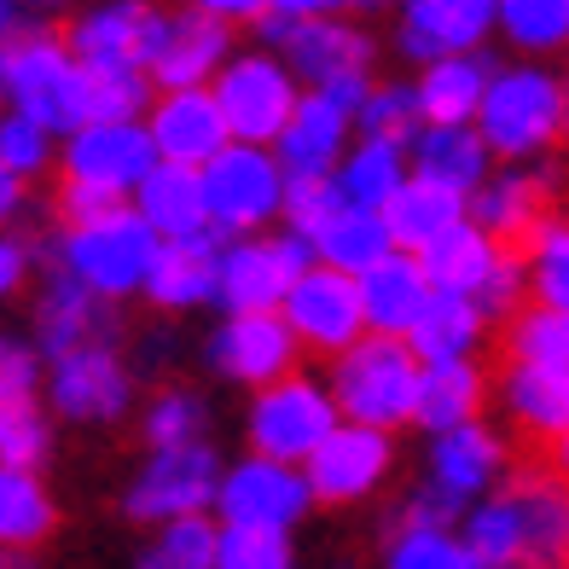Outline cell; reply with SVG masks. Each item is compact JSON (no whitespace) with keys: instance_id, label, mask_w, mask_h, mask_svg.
I'll return each instance as SVG.
<instances>
[{"instance_id":"obj_7","label":"cell","mask_w":569,"mask_h":569,"mask_svg":"<svg viewBox=\"0 0 569 569\" xmlns=\"http://www.w3.org/2000/svg\"><path fill=\"white\" fill-rule=\"evenodd\" d=\"M284 326L315 349H355L360 326H367V302H360V279L338 268H308L291 297H284Z\"/></svg>"},{"instance_id":"obj_28","label":"cell","mask_w":569,"mask_h":569,"mask_svg":"<svg viewBox=\"0 0 569 569\" xmlns=\"http://www.w3.org/2000/svg\"><path fill=\"white\" fill-rule=\"evenodd\" d=\"M343 122H349V111L331 106L326 93L302 99L291 128H284V140H279L284 169H291V174H326L331 158H338V146H343Z\"/></svg>"},{"instance_id":"obj_2","label":"cell","mask_w":569,"mask_h":569,"mask_svg":"<svg viewBox=\"0 0 569 569\" xmlns=\"http://www.w3.org/2000/svg\"><path fill=\"white\" fill-rule=\"evenodd\" d=\"M7 93L18 99V117L53 134H82V64L64 53V41H12L7 53Z\"/></svg>"},{"instance_id":"obj_14","label":"cell","mask_w":569,"mask_h":569,"mask_svg":"<svg viewBox=\"0 0 569 569\" xmlns=\"http://www.w3.org/2000/svg\"><path fill=\"white\" fill-rule=\"evenodd\" d=\"M506 407L517 419L523 459L563 442L569 436V372L563 367H529V360H506Z\"/></svg>"},{"instance_id":"obj_49","label":"cell","mask_w":569,"mask_h":569,"mask_svg":"<svg viewBox=\"0 0 569 569\" xmlns=\"http://www.w3.org/2000/svg\"><path fill=\"white\" fill-rule=\"evenodd\" d=\"M203 419V407L192 401V396H158L151 401V412H146V430H151V442H158V453H169V448H192L187 436H192V425Z\"/></svg>"},{"instance_id":"obj_30","label":"cell","mask_w":569,"mask_h":569,"mask_svg":"<svg viewBox=\"0 0 569 569\" xmlns=\"http://www.w3.org/2000/svg\"><path fill=\"white\" fill-rule=\"evenodd\" d=\"M477 338H482V308H477L471 297H448V291H436L430 308H425V320L407 331L412 355L430 360V367H448V360H459Z\"/></svg>"},{"instance_id":"obj_56","label":"cell","mask_w":569,"mask_h":569,"mask_svg":"<svg viewBox=\"0 0 569 569\" xmlns=\"http://www.w3.org/2000/svg\"><path fill=\"white\" fill-rule=\"evenodd\" d=\"M558 134L569 140V88H563V128H558Z\"/></svg>"},{"instance_id":"obj_20","label":"cell","mask_w":569,"mask_h":569,"mask_svg":"<svg viewBox=\"0 0 569 569\" xmlns=\"http://www.w3.org/2000/svg\"><path fill=\"white\" fill-rule=\"evenodd\" d=\"M268 36H279L291 47L297 70L320 88L349 82V76H360V64H367V41L355 30H343V23H326V18H268Z\"/></svg>"},{"instance_id":"obj_35","label":"cell","mask_w":569,"mask_h":569,"mask_svg":"<svg viewBox=\"0 0 569 569\" xmlns=\"http://www.w3.org/2000/svg\"><path fill=\"white\" fill-rule=\"evenodd\" d=\"M36 326H41V349L53 355V360L88 349V338H93V291H88L82 279H59L53 291L41 297Z\"/></svg>"},{"instance_id":"obj_41","label":"cell","mask_w":569,"mask_h":569,"mask_svg":"<svg viewBox=\"0 0 569 569\" xmlns=\"http://www.w3.org/2000/svg\"><path fill=\"white\" fill-rule=\"evenodd\" d=\"M221 563V535L203 517H180L158 535V547L146 552L140 569H216Z\"/></svg>"},{"instance_id":"obj_37","label":"cell","mask_w":569,"mask_h":569,"mask_svg":"<svg viewBox=\"0 0 569 569\" xmlns=\"http://www.w3.org/2000/svg\"><path fill=\"white\" fill-rule=\"evenodd\" d=\"M146 76L128 64H82V128H117L140 111Z\"/></svg>"},{"instance_id":"obj_32","label":"cell","mask_w":569,"mask_h":569,"mask_svg":"<svg viewBox=\"0 0 569 569\" xmlns=\"http://www.w3.org/2000/svg\"><path fill=\"white\" fill-rule=\"evenodd\" d=\"M482 151H488V140L471 134V128H425L412 158H419V180L465 198L482 180Z\"/></svg>"},{"instance_id":"obj_6","label":"cell","mask_w":569,"mask_h":569,"mask_svg":"<svg viewBox=\"0 0 569 569\" xmlns=\"http://www.w3.org/2000/svg\"><path fill=\"white\" fill-rule=\"evenodd\" d=\"M216 106L232 128V140L262 146V140H284V128H291L302 99L291 88V76H284L273 59H239V64L221 70Z\"/></svg>"},{"instance_id":"obj_21","label":"cell","mask_w":569,"mask_h":569,"mask_svg":"<svg viewBox=\"0 0 569 569\" xmlns=\"http://www.w3.org/2000/svg\"><path fill=\"white\" fill-rule=\"evenodd\" d=\"M53 401L70 419H117L122 401H128V378L111 360V349L88 343V349L64 355L53 367Z\"/></svg>"},{"instance_id":"obj_12","label":"cell","mask_w":569,"mask_h":569,"mask_svg":"<svg viewBox=\"0 0 569 569\" xmlns=\"http://www.w3.org/2000/svg\"><path fill=\"white\" fill-rule=\"evenodd\" d=\"M64 174L93 180V187H111V192L146 187V180L158 174V140H151V128H134V122L82 128V134H70Z\"/></svg>"},{"instance_id":"obj_29","label":"cell","mask_w":569,"mask_h":569,"mask_svg":"<svg viewBox=\"0 0 569 569\" xmlns=\"http://www.w3.org/2000/svg\"><path fill=\"white\" fill-rule=\"evenodd\" d=\"M390 244H396V239H390V221L372 216V210H343V216L315 239V250L326 256V268H338V273H349V279H367L372 268L390 262Z\"/></svg>"},{"instance_id":"obj_46","label":"cell","mask_w":569,"mask_h":569,"mask_svg":"<svg viewBox=\"0 0 569 569\" xmlns=\"http://www.w3.org/2000/svg\"><path fill=\"white\" fill-rule=\"evenodd\" d=\"M535 302L540 308H558V315H569V227H552L547 239H540L535 250Z\"/></svg>"},{"instance_id":"obj_18","label":"cell","mask_w":569,"mask_h":569,"mask_svg":"<svg viewBox=\"0 0 569 569\" xmlns=\"http://www.w3.org/2000/svg\"><path fill=\"white\" fill-rule=\"evenodd\" d=\"M383 465H390L383 430L343 425L315 459H308V488H315L320 500H355V495H367V488L383 477Z\"/></svg>"},{"instance_id":"obj_3","label":"cell","mask_w":569,"mask_h":569,"mask_svg":"<svg viewBox=\"0 0 569 569\" xmlns=\"http://www.w3.org/2000/svg\"><path fill=\"white\" fill-rule=\"evenodd\" d=\"M158 239H151V221L146 216H111L88 232H70V273L88 284L93 297H122L134 284L151 279V262H158Z\"/></svg>"},{"instance_id":"obj_33","label":"cell","mask_w":569,"mask_h":569,"mask_svg":"<svg viewBox=\"0 0 569 569\" xmlns=\"http://www.w3.org/2000/svg\"><path fill=\"white\" fill-rule=\"evenodd\" d=\"M482 64L477 59H436L425 70V88H419V106L430 117V128H465V117L482 111Z\"/></svg>"},{"instance_id":"obj_47","label":"cell","mask_w":569,"mask_h":569,"mask_svg":"<svg viewBox=\"0 0 569 569\" xmlns=\"http://www.w3.org/2000/svg\"><path fill=\"white\" fill-rule=\"evenodd\" d=\"M284 529H227L221 535V563L216 569H284Z\"/></svg>"},{"instance_id":"obj_22","label":"cell","mask_w":569,"mask_h":569,"mask_svg":"<svg viewBox=\"0 0 569 569\" xmlns=\"http://www.w3.org/2000/svg\"><path fill=\"white\" fill-rule=\"evenodd\" d=\"M430 279L419 262H407V256H390L383 268H372L367 279H360V302H367V326L378 331V338H396V331H412L425 320L430 308Z\"/></svg>"},{"instance_id":"obj_45","label":"cell","mask_w":569,"mask_h":569,"mask_svg":"<svg viewBox=\"0 0 569 569\" xmlns=\"http://www.w3.org/2000/svg\"><path fill=\"white\" fill-rule=\"evenodd\" d=\"M419 117H425V106H419V93H407V88L372 93V99H367V111H360L367 134L383 140V146H407V140H412V128H419Z\"/></svg>"},{"instance_id":"obj_23","label":"cell","mask_w":569,"mask_h":569,"mask_svg":"<svg viewBox=\"0 0 569 569\" xmlns=\"http://www.w3.org/2000/svg\"><path fill=\"white\" fill-rule=\"evenodd\" d=\"M419 268L430 279V291H448V297H471V291H488V279L500 273V250L495 239H488L482 227H453L442 232L425 256H419Z\"/></svg>"},{"instance_id":"obj_4","label":"cell","mask_w":569,"mask_h":569,"mask_svg":"<svg viewBox=\"0 0 569 569\" xmlns=\"http://www.w3.org/2000/svg\"><path fill=\"white\" fill-rule=\"evenodd\" d=\"M563 128V88L540 70H506L482 99V140L495 151H540Z\"/></svg>"},{"instance_id":"obj_39","label":"cell","mask_w":569,"mask_h":569,"mask_svg":"<svg viewBox=\"0 0 569 569\" xmlns=\"http://www.w3.org/2000/svg\"><path fill=\"white\" fill-rule=\"evenodd\" d=\"M343 210H349L343 180H331V174H291V187H284V216H291L297 239H320Z\"/></svg>"},{"instance_id":"obj_42","label":"cell","mask_w":569,"mask_h":569,"mask_svg":"<svg viewBox=\"0 0 569 569\" xmlns=\"http://www.w3.org/2000/svg\"><path fill=\"white\" fill-rule=\"evenodd\" d=\"M500 23L517 47L569 41V0H500Z\"/></svg>"},{"instance_id":"obj_57","label":"cell","mask_w":569,"mask_h":569,"mask_svg":"<svg viewBox=\"0 0 569 569\" xmlns=\"http://www.w3.org/2000/svg\"><path fill=\"white\" fill-rule=\"evenodd\" d=\"M30 7H64V0H30Z\"/></svg>"},{"instance_id":"obj_48","label":"cell","mask_w":569,"mask_h":569,"mask_svg":"<svg viewBox=\"0 0 569 569\" xmlns=\"http://www.w3.org/2000/svg\"><path fill=\"white\" fill-rule=\"evenodd\" d=\"M390 569H477L471 547H459L448 535H396L390 547Z\"/></svg>"},{"instance_id":"obj_51","label":"cell","mask_w":569,"mask_h":569,"mask_svg":"<svg viewBox=\"0 0 569 569\" xmlns=\"http://www.w3.org/2000/svg\"><path fill=\"white\" fill-rule=\"evenodd\" d=\"M0 390H7V401H30V390H36V355L30 349H7L0 355Z\"/></svg>"},{"instance_id":"obj_52","label":"cell","mask_w":569,"mask_h":569,"mask_svg":"<svg viewBox=\"0 0 569 569\" xmlns=\"http://www.w3.org/2000/svg\"><path fill=\"white\" fill-rule=\"evenodd\" d=\"M523 465H529V471H547V477H558V482L569 488V436H563V442H552V448H540V453H529Z\"/></svg>"},{"instance_id":"obj_44","label":"cell","mask_w":569,"mask_h":569,"mask_svg":"<svg viewBox=\"0 0 569 569\" xmlns=\"http://www.w3.org/2000/svg\"><path fill=\"white\" fill-rule=\"evenodd\" d=\"M0 453H7V471H36V459L47 453V425L30 401H7L0 412Z\"/></svg>"},{"instance_id":"obj_15","label":"cell","mask_w":569,"mask_h":569,"mask_svg":"<svg viewBox=\"0 0 569 569\" xmlns=\"http://www.w3.org/2000/svg\"><path fill=\"white\" fill-rule=\"evenodd\" d=\"M477 216H482V232L495 239V250L511 256V262H523L552 232V192H547V180L506 174L495 192L477 198Z\"/></svg>"},{"instance_id":"obj_38","label":"cell","mask_w":569,"mask_h":569,"mask_svg":"<svg viewBox=\"0 0 569 569\" xmlns=\"http://www.w3.org/2000/svg\"><path fill=\"white\" fill-rule=\"evenodd\" d=\"M396 192H401V151L383 146V140H367V146L355 151V163L343 169V198H349V210L383 216Z\"/></svg>"},{"instance_id":"obj_43","label":"cell","mask_w":569,"mask_h":569,"mask_svg":"<svg viewBox=\"0 0 569 569\" xmlns=\"http://www.w3.org/2000/svg\"><path fill=\"white\" fill-rule=\"evenodd\" d=\"M53 210H59L64 232H88V227H99V221L122 216V192H111V187H93V180H76V174H64V187H59V198H53Z\"/></svg>"},{"instance_id":"obj_1","label":"cell","mask_w":569,"mask_h":569,"mask_svg":"<svg viewBox=\"0 0 569 569\" xmlns=\"http://www.w3.org/2000/svg\"><path fill=\"white\" fill-rule=\"evenodd\" d=\"M419 360H412V343L401 338H360L343 367H338V401L355 425L383 430L401 419H419Z\"/></svg>"},{"instance_id":"obj_53","label":"cell","mask_w":569,"mask_h":569,"mask_svg":"<svg viewBox=\"0 0 569 569\" xmlns=\"http://www.w3.org/2000/svg\"><path fill=\"white\" fill-rule=\"evenodd\" d=\"M273 0H198V12L210 18H250V12H268Z\"/></svg>"},{"instance_id":"obj_26","label":"cell","mask_w":569,"mask_h":569,"mask_svg":"<svg viewBox=\"0 0 569 569\" xmlns=\"http://www.w3.org/2000/svg\"><path fill=\"white\" fill-rule=\"evenodd\" d=\"M221 47H227V30H221V18H210V12H180V18H169V41H163V53H158V82L169 88V93H192L203 76L216 70V59H221Z\"/></svg>"},{"instance_id":"obj_27","label":"cell","mask_w":569,"mask_h":569,"mask_svg":"<svg viewBox=\"0 0 569 569\" xmlns=\"http://www.w3.org/2000/svg\"><path fill=\"white\" fill-rule=\"evenodd\" d=\"M459 210H465V198L448 192V187H430V180H407V187L390 198V210H383V221H390V239L401 250H430L442 232L459 227Z\"/></svg>"},{"instance_id":"obj_19","label":"cell","mask_w":569,"mask_h":569,"mask_svg":"<svg viewBox=\"0 0 569 569\" xmlns=\"http://www.w3.org/2000/svg\"><path fill=\"white\" fill-rule=\"evenodd\" d=\"M291 355H297V338L273 315H232L216 331V367L244 383H268L273 390V378L291 367Z\"/></svg>"},{"instance_id":"obj_34","label":"cell","mask_w":569,"mask_h":569,"mask_svg":"<svg viewBox=\"0 0 569 569\" xmlns=\"http://www.w3.org/2000/svg\"><path fill=\"white\" fill-rule=\"evenodd\" d=\"M495 465H500V442L482 425H465V430H448L442 442H436L430 471H436V488H448V495L465 500L495 477Z\"/></svg>"},{"instance_id":"obj_11","label":"cell","mask_w":569,"mask_h":569,"mask_svg":"<svg viewBox=\"0 0 569 569\" xmlns=\"http://www.w3.org/2000/svg\"><path fill=\"white\" fill-rule=\"evenodd\" d=\"M308 477L284 471L279 459H244L239 471L221 482V511L232 529H284L297 523L308 506Z\"/></svg>"},{"instance_id":"obj_17","label":"cell","mask_w":569,"mask_h":569,"mask_svg":"<svg viewBox=\"0 0 569 569\" xmlns=\"http://www.w3.org/2000/svg\"><path fill=\"white\" fill-rule=\"evenodd\" d=\"M500 0H407L401 18V47L412 59H465V47H477L482 30L495 23Z\"/></svg>"},{"instance_id":"obj_54","label":"cell","mask_w":569,"mask_h":569,"mask_svg":"<svg viewBox=\"0 0 569 569\" xmlns=\"http://www.w3.org/2000/svg\"><path fill=\"white\" fill-rule=\"evenodd\" d=\"M273 7H279L284 18H320V12H331V7H355V0H273Z\"/></svg>"},{"instance_id":"obj_16","label":"cell","mask_w":569,"mask_h":569,"mask_svg":"<svg viewBox=\"0 0 569 569\" xmlns=\"http://www.w3.org/2000/svg\"><path fill=\"white\" fill-rule=\"evenodd\" d=\"M227 117L216 106V93H169L158 117H151V140H158V158L163 163H180V169H192V163H216L221 151H227Z\"/></svg>"},{"instance_id":"obj_24","label":"cell","mask_w":569,"mask_h":569,"mask_svg":"<svg viewBox=\"0 0 569 569\" xmlns=\"http://www.w3.org/2000/svg\"><path fill=\"white\" fill-rule=\"evenodd\" d=\"M221 262L227 256H216L210 232H198V239H169L158 250V262H151L146 291H151V302H163V308H187L198 297L221 291Z\"/></svg>"},{"instance_id":"obj_8","label":"cell","mask_w":569,"mask_h":569,"mask_svg":"<svg viewBox=\"0 0 569 569\" xmlns=\"http://www.w3.org/2000/svg\"><path fill=\"white\" fill-rule=\"evenodd\" d=\"M308 250L302 239L291 232V239H250L239 250H227L221 262V297L232 315H268L273 302L291 297V284L308 273Z\"/></svg>"},{"instance_id":"obj_55","label":"cell","mask_w":569,"mask_h":569,"mask_svg":"<svg viewBox=\"0 0 569 569\" xmlns=\"http://www.w3.org/2000/svg\"><path fill=\"white\" fill-rule=\"evenodd\" d=\"M0 268H7V284H18V273H23V250H18V239H7V256H0Z\"/></svg>"},{"instance_id":"obj_9","label":"cell","mask_w":569,"mask_h":569,"mask_svg":"<svg viewBox=\"0 0 569 569\" xmlns=\"http://www.w3.org/2000/svg\"><path fill=\"white\" fill-rule=\"evenodd\" d=\"M169 41V23L140 7V0H117V7H99L93 18H82L70 30V47H76V64H158Z\"/></svg>"},{"instance_id":"obj_10","label":"cell","mask_w":569,"mask_h":569,"mask_svg":"<svg viewBox=\"0 0 569 569\" xmlns=\"http://www.w3.org/2000/svg\"><path fill=\"white\" fill-rule=\"evenodd\" d=\"M216 488V459L210 448H169L158 453L140 471V482L128 488V517H140V523H151V517H169V523H180V517H198L203 500H210Z\"/></svg>"},{"instance_id":"obj_50","label":"cell","mask_w":569,"mask_h":569,"mask_svg":"<svg viewBox=\"0 0 569 569\" xmlns=\"http://www.w3.org/2000/svg\"><path fill=\"white\" fill-rule=\"evenodd\" d=\"M41 134H47V128L23 122V117H12L7 128H0V163H7V180L41 169V158H47V140Z\"/></svg>"},{"instance_id":"obj_40","label":"cell","mask_w":569,"mask_h":569,"mask_svg":"<svg viewBox=\"0 0 569 569\" xmlns=\"http://www.w3.org/2000/svg\"><path fill=\"white\" fill-rule=\"evenodd\" d=\"M53 529V506H47L41 482L30 471H7L0 477V535L12 540V547H30Z\"/></svg>"},{"instance_id":"obj_25","label":"cell","mask_w":569,"mask_h":569,"mask_svg":"<svg viewBox=\"0 0 569 569\" xmlns=\"http://www.w3.org/2000/svg\"><path fill=\"white\" fill-rule=\"evenodd\" d=\"M140 216L151 221V232L169 239H198L203 221H210V192H203V174L180 169V163H158V174L140 187Z\"/></svg>"},{"instance_id":"obj_5","label":"cell","mask_w":569,"mask_h":569,"mask_svg":"<svg viewBox=\"0 0 569 569\" xmlns=\"http://www.w3.org/2000/svg\"><path fill=\"white\" fill-rule=\"evenodd\" d=\"M331 436H338V425H331V401L315 390V383L302 378H284L273 383V390H262V401H256L250 412V442L262 459H315Z\"/></svg>"},{"instance_id":"obj_36","label":"cell","mask_w":569,"mask_h":569,"mask_svg":"<svg viewBox=\"0 0 569 569\" xmlns=\"http://www.w3.org/2000/svg\"><path fill=\"white\" fill-rule=\"evenodd\" d=\"M500 355L506 360H529V367H563L569 372V315L558 308H517L511 331H500Z\"/></svg>"},{"instance_id":"obj_31","label":"cell","mask_w":569,"mask_h":569,"mask_svg":"<svg viewBox=\"0 0 569 569\" xmlns=\"http://www.w3.org/2000/svg\"><path fill=\"white\" fill-rule=\"evenodd\" d=\"M482 367H471V360H448V367H430L425 383H419V425L430 430H465L477 419L482 407Z\"/></svg>"},{"instance_id":"obj_13","label":"cell","mask_w":569,"mask_h":569,"mask_svg":"<svg viewBox=\"0 0 569 569\" xmlns=\"http://www.w3.org/2000/svg\"><path fill=\"white\" fill-rule=\"evenodd\" d=\"M203 192H210V221L221 227H256L279 210V169L256 146H227L221 158L203 169Z\"/></svg>"}]
</instances>
